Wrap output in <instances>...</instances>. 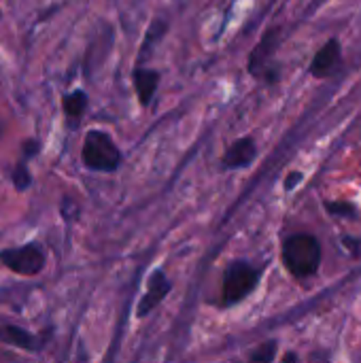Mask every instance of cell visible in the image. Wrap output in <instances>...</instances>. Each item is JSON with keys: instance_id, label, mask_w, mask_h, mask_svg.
Listing matches in <instances>:
<instances>
[{"instance_id": "9c48e42d", "label": "cell", "mask_w": 361, "mask_h": 363, "mask_svg": "<svg viewBox=\"0 0 361 363\" xmlns=\"http://www.w3.org/2000/svg\"><path fill=\"white\" fill-rule=\"evenodd\" d=\"M132 81H134V91L138 96V102L143 106H149L160 87V72L155 68L136 66L132 72Z\"/></svg>"}, {"instance_id": "2e32d148", "label": "cell", "mask_w": 361, "mask_h": 363, "mask_svg": "<svg viewBox=\"0 0 361 363\" xmlns=\"http://www.w3.org/2000/svg\"><path fill=\"white\" fill-rule=\"evenodd\" d=\"M21 151H23V153H21V160H23V162H28L32 155H36V151H38V143H36V140H26V143H23V147H21Z\"/></svg>"}, {"instance_id": "30bf717a", "label": "cell", "mask_w": 361, "mask_h": 363, "mask_svg": "<svg viewBox=\"0 0 361 363\" xmlns=\"http://www.w3.org/2000/svg\"><path fill=\"white\" fill-rule=\"evenodd\" d=\"M0 342L13 345L23 351H36L38 349V338L32 336L28 330L17 328V325H2L0 328Z\"/></svg>"}, {"instance_id": "3957f363", "label": "cell", "mask_w": 361, "mask_h": 363, "mask_svg": "<svg viewBox=\"0 0 361 363\" xmlns=\"http://www.w3.org/2000/svg\"><path fill=\"white\" fill-rule=\"evenodd\" d=\"M260 279H262V270L249 264L247 259L232 262L223 272V291H221L223 306H234L247 300L257 289Z\"/></svg>"}, {"instance_id": "277c9868", "label": "cell", "mask_w": 361, "mask_h": 363, "mask_svg": "<svg viewBox=\"0 0 361 363\" xmlns=\"http://www.w3.org/2000/svg\"><path fill=\"white\" fill-rule=\"evenodd\" d=\"M81 160L89 170L96 172H113L121 164V151L115 140L102 130H89L83 140Z\"/></svg>"}, {"instance_id": "52a82bcc", "label": "cell", "mask_w": 361, "mask_h": 363, "mask_svg": "<svg viewBox=\"0 0 361 363\" xmlns=\"http://www.w3.org/2000/svg\"><path fill=\"white\" fill-rule=\"evenodd\" d=\"M255 157H257V145H255V140L251 136H243V138L234 140L226 149V153L221 157V164L228 170H240V168L251 166L255 162Z\"/></svg>"}, {"instance_id": "ffe728a7", "label": "cell", "mask_w": 361, "mask_h": 363, "mask_svg": "<svg viewBox=\"0 0 361 363\" xmlns=\"http://www.w3.org/2000/svg\"><path fill=\"white\" fill-rule=\"evenodd\" d=\"M0 17H2V15H0Z\"/></svg>"}, {"instance_id": "5b68a950", "label": "cell", "mask_w": 361, "mask_h": 363, "mask_svg": "<svg viewBox=\"0 0 361 363\" xmlns=\"http://www.w3.org/2000/svg\"><path fill=\"white\" fill-rule=\"evenodd\" d=\"M343 64H345L343 43L336 36H332L313 55V60L309 64V74L317 81H326V79L336 77L343 70Z\"/></svg>"}, {"instance_id": "4fadbf2b", "label": "cell", "mask_w": 361, "mask_h": 363, "mask_svg": "<svg viewBox=\"0 0 361 363\" xmlns=\"http://www.w3.org/2000/svg\"><path fill=\"white\" fill-rule=\"evenodd\" d=\"M166 30H168V23H166L164 19H153V21H151V26H149V30H147V36H145V40H143V47H140L136 66H143V62L149 60L151 49H153V43L157 45V40L166 34Z\"/></svg>"}, {"instance_id": "9a60e30c", "label": "cell", "mask_w": 361, "mask_h": 363, "mask_svg": "<svg viewBox=\"0 0 361 363\" xmlns=\"http://www.w3.org/2000/svg\"><path fill=\"white\" fill-rule=\"evenodd\" d=\"M30 183H32L30 170H28L26 162L21 160V162L15 166V170H13V185H15V189L23 191V189H28V187H30Z\"/></svg>"}, {"instance_id": "ba28073f", "label": "cell", "mask_w": 361, "mask_h": 363, "mask_svg": "<svg viewBox=\"0 0 361 363\" xmlns=\"http://www.w3.org/2000/svg\"><path fill=\"white\" fill-rule=\"evenodd\" d=\"M172 289L170 281L166 279V274L162 270H155L151 277H149V285H147V294L143 296V300L138 302V308H136V315L138 317H147L155 306L162 304V300L168 296V291Z\"/></svg>"}, {"instance_id": "8fae6325", "label": "cell", "mask_w": 361, "mask_h": 363, "mask_svg": "<svg viewBox=\"0 0 361 363\" xmlns=\"http://www.w3.org/2000/svg\"><path fill=\"white\" fill-rule=\"evenodd\" d=\"M87 94L83 91V89H74V91H70V94H66L64 98H62V108H64V115H66V119H68V123L72 125V128H77L79 125V121H81V117H83V113H85V108H87Z\"/></svg>"}, {"instance_id": "7c38bea8", "label": "cell", "mask_w": 361, "mask_h": 363, "mask_svg": "<svg viewBox=\"0 0 361 363\" xmlns=\"http://www.w3.org/2000/svg\"><path fill=\"white\" fill-rule=\"evenodd\" d=\"M323 208L334 219H347V221H360L361 219L360 206L353 204L351 200H326Z\"/></svg>"}, {"instance_id": "8992f818", "label": "cell", "mask_w": 361, "mask_h": 363, "mask_svg": "<svg viewBox=\"0 0 361 363\" xmlns=\"http://www.w3.org/2000/svg\"><path fill=\"white\" fill-rule=\"evenodd\" d=\"M0 262L9 270H13L15 274H21V277H36L45 268V255L36 242H30V245L17 247V249H4L0 253Z\"/></svg>"}, {"instance_id": "d6986e66", "label": "cell", "mask_w": 361, "mask_h": 363, "mask_svg": "<svg viewBox=\"0 0 361 363\" xmlns=\"http://www.w3.org/2000/svg\"><path fill=\"white\" fill-rule=\"evenodd\" d=\"M0 136H2V123H0Z\"/></svg>"}, {"instance_id": "7a4b0ae2", "label": "cell", "mask_w": 361, "mask_h": 363, "mask_svg": "<svg viewBox=\"0 0 361 363\" xmlns=\"http://www.w3.org/2000/svg\"><path fill=\"white\" fill-rule=\"evenodd\" d=\"M281 38H283L281 26H272L262 34V38L257 40V45L251 49L247 57V70L251 77L268 85H277L281 81V66L277 64V51L281 47Z\"/></svg>"}, {"instance_id": "5bb4252c", "label": "cell", "mask_w": 361, "mask_h": 363, "mask_svg": "<svg viewBox=\"0 0 361 363\" xmlns=\"http://www.w3.org/2000/svg\"><path fill=\"white\" fill-rule=\"evenodd\" d=\"M277 351H279V342L277 340L262 342L255 351H251L249 363H274Z\"/></svg>"}, {"instance_id": "e0dca14e", "label": "cell", "mask_w": 361, "mask_h": 363, "mask_svg": "<svg viewBox=\"0 0 361 363\" xmlns=\"http://www.w3.org/2000/svg\"><path fill=\"white\" fill-rule=\"evenodd\" d=\"M302 179H304V174H302V172H298V170L289 172V174H287V179H285V189H287V191H291V189H294Z\"/></svg>"}, {"instance_id": "6da1fadb", "label": "cell", "mask_w": 361, "mask_h": 363, "mask_svg": "<svg viewBox=\"0 0 361 363\" xmlns=\"http://www.w3.org/2000/svg\"><path fill=\"white\" fill-rule=\"evenodd\" d=\"M281 262L289 277H294L296 281L317 277L323 262L321 240L311 232H296L285 236L281 245Z\"/></svg>"}, {"instance_id": "ac0fdd59", "label": "cell", "mask_w": 361, "mask_h": 363, "mask_svg": "<svg viewBox=\"0 0 361 363\" xmlns=\"http://www.w3.org/2000/svg\"><path fill=\"white\" fill-rule=\"evenodd\" d=\"M281 363H300V357H298L294 351H289V353H285V355H283Z\"/></svg>"}]
</instances>
